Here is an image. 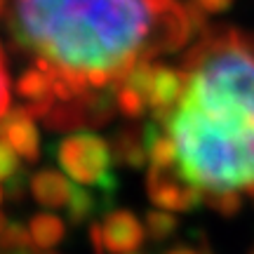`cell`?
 <instances>
[{"instance_id": "52a82bcc", "label": "cell", "mask_w": 254, "mask_h": 254, "mask_svg": "<svg viewBox=\"0 0 254 254\" xmlns=\"http://www.w3.org/2000/svg\"><path fill=\"white\" fill-rule=\"evenodd\" d=\"M186 90V75L179 68H172L167 64H155L153 85L148 92V111L153 113V120L167 127L177 104L182 101Z\"/></svg>"}, {"instance_id": "9a60e30c", "label": "cell", "mask_w": 254, "mask_h": 254, "mask_svg": "<svg viewBox=\"0 0 254 254\" xmlns=\"http://www.w3.org/2000/svg\"><path fill=\"white\" fill-rule=\"evenodd\" d=\"M202 202L226 219L236 217L243 207V198L238 190H207V193H202Z\"/></svg>"}, {"instance_id": "d6986e66", "label": "cell", "mask_w": 254, "mask_h": 254, "mask_svg": "<svg viewBox=\"0 0 254 254\" xmlns=\"http://www.w3.org/2000/svg\"><path fill=\"white\" fill-rule=\"evenodd\" d=\"M195 7H200L205 14H221V12H226L231 9V5L236 2V0H190Z\"/></svg>"}, {"instance_id": "2e32d148", "label": "cell", "mask_w": 254, "mask_h": 254, "mask_svg": "<svg viewBox=\"0 0 254 254\" xmlns=\"http://www.w3.org/2000/svg\"><path fill=\"white\" fill-rule=\"evenodd\" d=\"M31 247H33V243H31L26 224L9 221L7 228L0 233V250L2 252H28Z\"/></svg>"}, {"instance_id": "8fae6325", "label": "cell", "mask_w": 254, "mask_h": 254, "mask_svg": "<svg viewBox=\"0 0 254 254\" xmlns=\"http://www.w3.org/2000/svg\"><path fill=\"white\" fill-rule=\"evenodd\" d=\"M55 80L52 73L47 71L45 66L33 64L21 71V75L17 78V94L24 101H43V99H55Z\"/></svg>"}, {"instance_id": "9c48e42d", "label": "cell", "mask_w": 254, "mask_h": 254, "mask_svg": "<svg viewBox=\"0 0 254 254\" xmlns=\"http://www.w3.org/2000/svg\"><path fill=\"white\" fill-rule=\"evenodd\" d=\"M109 146L113 163L125 165L129 170H141L148 160L144 144V127L139 125H125L123 129H118Z\"/></svg>"}, {"instance_id": "7402d4cb", "label": "cell", "mask_w": 254, "mask_h": 254, "mask_svg": "<svg viewBox=\"0 0 254 254\" xmlns=\"http://www.w3.org/2000/svg\"><path fill=\"white\" fill-rule=\"evenodd\" d=\"M7 2L9 0H0V19L5 17V12H7Z\"/></svg>"}, {"instance_id": "277c9868", "label": "cell", "mask_w": 254, "mask_h": 254, "mask_svg": "<svg viewBox=\"0 0 254 254\" xmlns=\"http://www.w3.org/2000/svg\"><path fill=\"white\" fill-rule=\"evenodd\" d=\"M144 224L129 209H106L99 224L90 226L94 254H132L144 245Z\"/></svg>"}, {"instance_id": "7a4b0ae2", "label": "cell", "mask_w": 254, "mask_h": 254, "mask_svg": "<svg viewBox=\"0 0 254 254\" xmlns=\"http://www.w3.org/2000/svg\"><path fill=\"white\" fill-rule=\"evenodd\" d=\"M186 90L167 132L202 193L254 184V33L207 26L179 62Z\"/></svg>"}, {"instance_id": "ba28073f", "label": "cell", "mask_w": 254, "mask_h": 254, "mask_svg": "<svg viewBox=\"0 0 254 254\" xmlns=\"http://www.w3.org/2000/svg\"><path fill=\"white\" fill-rule=\"evenodd\" d=\"M73 189L75 186L71 184V179L57 170H38L36 174L28 177V190H31L33 200L47 209L66 207Z\"/></svg>"}, {"instance_id": "cb8c5ba5", "label": "cell", "mask_w": 254, "mask_h": 254, "mask_svg": "<svg viewBox=\"0 0 254 254\" xmlns=\"http://www.w3.org/2000/svg\"><path fill=\"white\" fill-rule=\"evenodd\" d=\"M0 198H2V193H0Z\"/></svg>"}, {"instance_id": "6da1fadb", "label": "cell", "mask_w": 254, "mask_h": 254, "mask_svg": "<svg viewBox=\"0 0 254 254\" xmlns=\"http://www.w3.org/2000/svg\"><path fill=\"white\" fill-rule=\"evenodd\" d=\"M5 19L14 47L52 73L57 101L113 90L195 36L182 0H9Z\"/></svg>"}, {"instance_id": "484cf974", "label": "cell", "mask_w": 254, "mask_h": 254, "mask_svg": "<svg viewBox=\"0 0 254 254\" xmlns=\"http://www.w3.org/2000/svg\"><path fill=\"white\" fill-rule=\"evenodd\" d=\"M132 254H136V252H132Z\"/></svg>"}, {"instance_id": "5bb4252c", "label": "cell", "mask_w": 254, "mask_h": 254, "mask_svg": "<svg viewBox=\"0 0 254 254\" xmlns=\"http://www.w3.org/2000/svg\"><path fill=\"white\" fill-rule=\"evenodd\" d=\"M113 97H116V109H118L127 120H141L144 113L148 111L146 97L139 94L134 87H129L127 82H118V85L113 87Z\"/></svg>"}, {"instance_id": "3957f363", "label": "cell", "mask_w": 254, "mask_h": 254, "mask_svg": "<svg viewBox=\"0 0 254 254\" xmlns=\"http://www.w3.org/2000/svg\"><path fill=\"white\" fill-rule=\"evenodd\" d=\"M52 155L68 179L94 189L104 200V207L111 209V202L118 193V177L113 172V155L106 139L78 129L59 139L52 146Z\"/></svg>"}, {"instance_id": "4fadbf2b", "label": "cell", "mask_w": 254, "mask_h": 254, "mask_svg": "<svg viewBox=\"0 0 254 254\" xmlns=\"http://www.w3.org/2000/svg\"><path fill=\"white\" fill-rule=\"evenodd\" d=\"M144 231L153 243H165L179 231V217L167 209H148L144 217Z\"/></svg>"}, {"instance_id": "5b68a950", "label": "cell", "mask_w": 254, "mask_h": 254, "mask_svg": "<svg viewBox=\"0 0 254 254\" xmlns=\"http://www.w3.org/2000/svg\"><path fill=\"white\" fill-rule=\"evenodd\" d=\"M146 193L155 207L167 212H193L202 202V190L179 167H148Z\"/></svg>"}, {"instance_id": "44dd1931", "label": "cell", "mask_w": 254, "mask_h": 254, "mask_svg": "<svg viewBox=\"0 0 254 254\" xmlns=\"http://www.w3.org/2000/svg\"><path fill=\"white\" fill-rule=\"evenodd\" d=\"M7 224H9V219L5 217V214H2V212H0V233H2V231H5V228H7Z\"/></svg>"}, {"instance_id": "e0dca14e", "label": "cell", "mask_w": 254, "mask_h": 254, "mask_svg": "<svg viewBox=\"0 0 254 254\" xmlns=\"http://www.w3.org/2000/svg\"><path fill=\"white\" fill-rule=\"evenodd\" d=\"M24 167L19 163V155L9 148L7 144L0 141V182H9L12 177H17Z\"/></svg>"}, {"instance_id": "ac0fdd59", "label": "cell", "mask_w": 254, "mask_h": 254, "mask_svg": "<svg viewBox=\"0 0 254 254\" xmlns=\"http://www.w3.org/2000/svg\"><path fill=\"white\" fill-rule=\"evenodd\" d=\"M9 104H12L9 75H7V68H5V57H2V50H0V116L9 109Z\"/></svg>"}, {"instance_id": "ffe728a7", "label": "cell", "mask_w": 254, "mask_h": 254, "mask_svg": "<svg viewBox=\"0 0 254 254\" xmlns=\"http://www.w3.org/2000/svg\"><path fill=\"white\" fill-rule=\"evenodd\" d=\"M163 254H202V252L195 250V247H189V245H174V247H170V250H165Z\"/></svg>"}, {"instance_id": "7c38bea8", "label": "cell", "mask_w": 254, "mask_h": 254, "mask_svg": "<svg viewBox=\"0 0 254 254\" xmlns=\"http://www.w3.org/2000/svg\"><path fill=\"white\" fill-rule=\"evenodd\" d=\"M99 209L106 212L104 207V200L97 190H90L87 186H75L71 193V200L66 205V214H68V221L73 226H82L85 221H90Z\"/></svg>"}, {"instance_id": "30bf717a", "label": "cell", "mask_w": 254, "mask_h": 254, "mask_svg": "<svg viewBox=\"0 0 254 254\" xmlns=\"http://www.w3.org/2000/svg\"><path fill=\"white\" fill-rule=\"evenodd\" d=\"M26 226L31 243L40 252H47V250L57 247L66 238V224H64L62 217H57L55 212H38V214L31 217Z\"/></svg>"}, {"instance_id": "8992f818", "label": "cell", "mask_w": 254, "mask_h": 254, "mask_svg": "<svg viewBox=\"0 0 254 254\" xmlns=\"http://www.w3.org/2000/svg\"><path fill=\"white\" fill-rule=\"evenodd\" d=\"M0 141L7 144L26 163L40 160V134L36 120L28 116L24 106H9L0 116Z\"/></svg>"}, {"instance_id": "d4e9b609", "label": "cell", "mask_w": 254, "mask_h": 254, "mask_svg": "<svg viewBox=\"0 0 254 254\" xmlns=\"http://www.w3.org/2000/svg\"><path fill=\"white\" fill-rule=\"evenodd\" d=\"M252 254H254V250H252Z\"/></svg>"}, {"instance_id": "603a6c76", "label": "cell", "mask_w": 254, "mask_h": 254, "mask_svg": "<svg viewBox=\"0 0 254 254\" xmlns=\"http://www.w3.org/2000/svg\"><path fill=\"white\" fill-rule=\"evenodd\" d=\"M247 193H250V198H252V202H254V184H252V186H247Z\"/></svg>"}]
</instances>
